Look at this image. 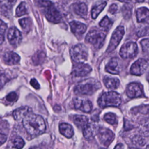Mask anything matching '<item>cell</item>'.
Masks as SVG:
<instances>
[{"label": "cell", "instance_id": "obj_1", "mask_svg": "<svg viewBox=\"0 0 149 149\" xmlns=\"http://www.w3.org/2000/svg\"><path fill=\"white\" fill-rule=\"evenodd\" d=\"M22 122L27 133L33 137L42 134L46 129L45 121L42 117L33 113L32 112L27 113L22 119Z\"/></svg>", "mask_w": 149, "mask_h": 149}, {"label": "cell", "instance_id": "obj_2", "mask_svg": "<svg viewBox=\"0 0 149 149\" xmlns=\"http://www.w3.org/2000/svg\"><path fill=\"white\" fill-rule=\"evenodd\" d=\"M101 87L100 83L94 79H87L79 82L74 88V93L80 95H92Z\"/></svg>", "mask_w": 149, "mask_h": 149}, {"label": "cell", "instance_id": "obj_3", "mask_svg": "<svg viewBox=\"0 0 149 149\" xmlns=\"http://www.w3.org/2000/svg\"><path fill=\"white\" fill-rule=\"evenodd\" d=\"M98 104L100 108L108 107H119L122 102L120 94L115 91H110L101 94L98 100Z\"/></svg>", "mask_w": 149, "mask_h": 149}, {"label": "cell", "instance_id": "obj_4", "mask_svg": "<svg viewBox=\"0 0 149 149\" xmlns=\"http://www.w3.org/2000/svg\"><path fill=\"white\" fill-rule=\"evenodd\" d=\"M106 34L104 31L96 29H92L86 35L85 40L87 42L91 44L94 47L100 48L103 45Z\"/></svg>", "mask_w": 149, "mask_h": 149}, {"label": "cell", "instance_id": "obj_5", "mask_svg": "<svg viewBox=\"0 0 149 149\" xmlns=\"http://www.w3.org/2000/svg\"><path fill=\"white\" fill-rule=\"evenodd\" d=\"M70 55L72 59L76 63H83L87 59V49L84 45L77 44L70 48Z\"/></svg>", "mask_w": 149, "mask_h": 149}, {"label": "cell", "instance_id": "obj_6", "mask_svg": "<svg viewBox=\"0 0 149 149\" xmlns=\"http://www.w3.org/2000/svg\"><path fill=\"white\" fill-rule=\"evenodd\" d=\"M138 52V47L136 42H129L122 45L119 55L123 59H133Z\"/></svg>", "mask_w": 149, "mask_h": 149}, {"label": "cell", "instance_id": "obj_7", "mask_svg": "<svg viewBox=\"0 0 149 149\" xmlns=\"http://www.w3.org/2000/svg\"><path fill=\"white\" fill-rule=\"evenodd\" d=\"M125 34V29L123 26H118L113 32L108 47L107 49V51L108 52L113 51L119 45L122 37Z\"/></svg>", "mask_w": 149, "mask_h": 149}, {"label": "cell", "instance_id": "obj_8", "mask_svg": "<svg viewBox=\"0 0 149 149\" xmlns=\"http://www.w3.org/2000/svg\"><path fill=\"white\" fill-rule=\"evenodd\" d=\"M96 134L101 143L105 146H109L115 137L114 133L111 130L107 128L101 127L98 129Z\"/></svg>", "mask_w": 149, "mask_h": 149}, {"label": "cell", "instance_id": "obj_9", "mask_svg": "<svg viewBox=\"0 0 149 149\" xmlns=\"http://www.w3.org/2000/svg\"><path fill=\"white\" fill-rule=\"evenodd\" d=\"M44 9L45 17L49 22L53 23H59L61 22L62 19L61 13L53 4Z\"/></svg>", "mask_w": 149, "mask_h": 149}, {"label": "cell", "instance_id": "obj_10", "mask_svg": "<svg viewBox=\"0 0 149 149\" xmlns=\"http://www.w3.org/2000/svg\"><path fill=\"white\" fill-rule=\"evenodd\" d=\"M148 66V62L146 59L143 58L139 59L132 65L130 69V72L132 74L140 76L146 72Z\"/></svg>", "mask_w": 149, "mask_h": 149}, {"label": "cell", "instance_id": "obj_11", "mask_svg": "<svg viewBox=\"0 0 149 149\" xmlns=\"http://www.w3.org/2000/svg\"><path fill=\"white\" fill-rule=\"evenodd\" d=\"M91 70V66L88 64L77 63L73 66L72 73L75 77H83L90 73Z\"/></svg>", "mask_w": 149, "mask_h": 149}, {"label": "cell", "instance_id": "obj_12", "mask_svg": "<svg viewBox=\"0 0 149 149\" xmlns=\"http://www.w3.org/2000/svg\"><path fill=\"white\" fill-rule=\"evenodd\" d=\"M143 94L142 86L138 83H130L126 88V94L130 98H137L141 96Z\"/></svg>", "mask_w": 149, "mask_h": 149}, {"label": "cell", "instance_id": "obj_13", "mask_svg": "<svg viewBox=\"0 0 149 149\" xmlns=\"http://www.w3.org/2000/svg\"><path fill=\"white\" fill-rule=\"evenodd\" d=\"M73 103L76 109L86 113L90 112L93 108L92 103L88 99H83L77 97L74 99Z\"/></svg>", "mask_w": 149, "mask_h": 149}, {"label": "cell", "instance_id": "obj_14", "mask_svg": "<svg viewBox=\"0 0 149 149\" xmlns=\"http://www.w3.org/2000/svg\"><path fill=\"white\" fill-rule=\"evenodd\" d=\"M8 39L11 45L16 47L19 45L22 41V34L16 27H10L8 32Z\"/></svg>", "mask_w": 149, "mask_h": 149}, {"label": "cell", "instance_id": "obj_15", "mask_svg": "<svg viewBox=\"0 0 149 149\" xmlns=\"http://www.w3.org/2000/svg\"><path fill=\"white\" fill-rule=\"evenodd\" d=\"M105 70L110 73L119 74L121 71V65L116 58H112L105 66Z\"/></svg>", "mask_w": 149, "mask_h": 149}, {"label": "cell", "instance_id": "obj_16", "mask_svg": "<svg viewBox=\"0 0 149 149\" xmlns=\"http://www.w3.org/2000/svg\"><path fill=\"white\" fill-rule=\"evenodd\" d=\"M72 32L76 37H81L87 30V26L79 22L72 21L69 23Z\"/></svg>", "mask_w": 149, "mask_h": 149}, {"label": "cell", "instance_id": "obj_17", "mask_svg": "<svg viewBox=\"0 0 149 149\" xmlns=\"http://www.w3.org/2000/svg\"><path fill=\"white\" fill-rule=\"evenodd\" d=\"M3 60L6 64L13 65L18 63L20 60V58L16 53L13 51H8L4 54Z\"/></svg>", "mask_w": 149, "mask_h": 149}, {"label": "cell", "instance_id": "obj_18", "mask_svg": "<svg viewBox=\"0 0 149 149\" xmlns=\"http://www.w3.org/2000/svg\"><path fill=\"white\" fill-rule=\"evenodd\" d=\"M137 21L139 23H147L148 20V9L146 7H141L136 10Z\"/></svg>", "mask_w": 149, "mask_h": 149}, {"label": "cell", "instance_id": "obj_19", "mask_svg": "<svg viewBox=\"0 0 149 149\" xmlns=\"http://www.w3.org/2000/svg\"><path fill=\"white\" fill-rule=\"evenodd\" d=\"M73 9L75 14L81 17H84L87 14V6L83 2L73 4Z\"/></svg>", "mask_w": 149, "mask_h": 149}, {"label": "cell", "instance_id": "obj_20", "mask_svg": "<svg viewBox=\"0 0 149 149\" xmlns=\"http://www.w3.org/2000/svg\"><path fill=\"white\" fill-rule=\"evenodd\" d=\"M60 133L67 138L72 137L74 134V131L72 126L67 123H62L59 126Z\"/></svg>", "mask_w": 149, "mask_h": 149}, {"label": "cell", "instance_id": "obj_21", "mask_svg": "<svg viewBox=\"0 0 149 149\" xmlns=\"http://www.w3.org/2000/svg\"><path fill=\"white\" fill-rule=\"evenodd\" d=\"M103 81L105 87L111 90L117 88L120 84V81L118 79L109 76H105L103 79Z\"/></svg>", "mask_w": 149, "mask_h": 149}, {"label": "cell", "instance_id": "obj_22", "mask_svg": "<svg viewBox=\"0 0 149 149\" xmlns=\"http://www.w3.org/2000/svg\"><path fill=\"white\" fill-rule=\"evenodd\" d=\"M32 112L31 108L27 107H20L16 109L13 112V117L16 120H20L22 119L27 113Z\"/></svg>", "mask_w": 149, "mask_h": 149}, {"label": "cell", "instance_id": "obj_23", "mask_svg": "<svg viewBox=\"0 0 149 149\" xmlns=\"http://www.w3.org/2000/svg\"><path fill=\"white\" fill-rule=\"evenodd\" d=\"M73 122L78 127L84 129L88 123V119L84 115H76L73 117Z\"/></svg>", "mask_w": 149, "mask_h": 149}, {"label": "cell", "instance_id": "obj_24", "mask_svg": "<svg viewBox=\"0 0 149 149\" xmlns=\"http://www.w3.org/2000/svg\"><path fill=\"white\" fill-rule=\"evenodd\" d=\"M95 133H97V131L95 130V126L93 125L88 123V125L83 129V136L87 139L94 137L96 134Z\"/></svg>", "mask_w": 149, "mask_h": 149}, {"label": "cell", "instance_id": "obj_25", "mask_svg": "<svg viewBox=\"0 0 149 149\" xmlns=\"http://www.w3.org/2000/svg\"><path fill=\"white\" fill-rule=\"evenodd\" d=\"M107 4L106 2H102L101 3L95 5L91 10V17L95 19L98 16V15L103 10Z\"/></svg>", "mask_w": 149, "mask_h": 149}, {"label": "cell", "instance_id": "obj_26", "mask_svg": "<svg viewBox=\"0 0 149 149\" xmlns=\"http://www.w3.org/2000/svg\"><path fill=\"white\" fill-rule=\"evenodd\" d=\"M20 25L22 29V30L24 32H29L31 27L32 22L31 20L29 17H25L19 20Z\"/></svg>", "mask_w": 149, "mask_h": 149}, {"label": "cell", "instance_id": "obj_27", "mask_svg": "<svg viewBox=\"0 0 149 149\" xmlns=\"http://www.w3.org/2000/svg\"><path fill=\"white\" fill-rule=\"evenodd\" d=\"M28 13V8L26 3L24 2H21L16 10V16L20 17Z\"/></svg>", "mask_w": 149, "mask_h": 149}, {"label": "cell", "instance_id": "obj_28", "mask_svg": "<svg viewBox=\"0 0 149 149\" xmlns=\"http://www.w3.org/2000/svg\"><path fill=\"white\" fill-rule=\"evenodd\" d=\"M24 144L25 143L23 139L19 136H16L12 140V145L15 148L22 149L24 147Z\"/></svg>", "mask_w": 149, "mask_h": 149}, {"label": "cell", "instance_id": "obj_29", "mask_svg": "<svg viewBox=\"0 0 149 149\" xmlns=\"http://www.w3.org/2000/svg\"><path fill=\"white\" fill-rule=\"evenodd\" d=\"M104 119L107 123L111 125H114L117 123L118 122L116 116L114 113L111 112L106 113L104 116Z\"/></svg>", "mask_w": 149, "mask_h": 149}, {"label": "cell", "instance_id": "obj_30", "mask_svg": "<svg viewBox=\"0 0 149 149\" xmlns=\"http://www.w3.org/2000/svg\"><path fill=\"white\" fill-rule=\"evenodd\" d=\"M45 58V54L42 52H37L33 56L32 59L35 65L41 63Z\"/></svg>", "mask_w": 149, "mask_h": 149}, {"label": "cell", "instance_id": "obj_31", "mask_svg": "<svg viewBox=\"0 0 149 149\" xmlns=\"http://www.w3.org/2000/svg\"><path fill=\"white\" fill-rule=\"evenodd\" d=\"M16 0H0L1 6L5 9H10L15 4Z\"/></svg>", "mask_w": 149, "mask_h": 149}, {"label": "cell", "instance_id": "obj_32", "mask_svg": "<svg viewBox=\"0 0 149 149\" xmlns=\"http://www.w3.org/2000/svg\"><path fill=\"white\" fill-rule=\"evenodd\" d=\"M99 24L101 27H103V28H105V29H107V28L109 29L111 27V26L112 25V22L108 18V17L107 16H105L100 21Z\"/></svg>", "mask_w": 149, "mask_h": 149}, {"label": "cell", "instance_id": "obj_33", "mask_svg": "<svg viewBox=\"0 0 149 149\" xmlns=\"http://www.w3.org/2000/svg\"><path fill=\"white\" fill-rule=\"evenodd\" d=\"M35 2L37 6L42 8H45L53 4L52 2L49 0H36Z\"/></svg>", "mask_w": 149, "mask_h": 149}, {"label": "cell", "instance_id": "obj_34", "mask_svg": "<svg viewBox=\"0 0 149 149\" xmlns=\"http://www.w3.org/2000/svg\"><path fill=\"white\" fill-rule=\"evenodd\" d=\"M7 29V25L6 24L3 22L2 20H0V39L1 40H3L4 38L5 33L6 31V30Z\"/></svg>", "mask_w": 149, "mask_h": 149}, {"label": "cell", "instance_id": "obj_35", "mask_svg": "<svg viewBox=\"0 0 149 149\" xmlns=\"http://www.w3.org/2000/svg\"><path fill=\"white\" fill-rule=\"evenodd\" d=\"M18 96L15 92H11L9 93L6 97V99L9 102H14L17 101Z\"/></svg>", "mask_w": 149, "mask_h": 149}, {"label": "cell", "instance_id": "obj_36", "mask_svg": "<svg viewBox=\"0 0 149 149\" xmlns=\"http://www.w3.org/2000/svg\"><path fill=\"white\" fill-rule=\"evenodd\" d=\"M9 80L8 77L5 73L0 74V89L2 88L3 86Z\"/></svg>", "mask_w": 149, "mask_h": 149}, {"label": "cell", "instance_id": "obj_37", "mask_svg": "<svg viewBox=\"0 0 149 149\" xmlns=\"http://www.w3.org/2000/svg\"><path fill=\"white\" fill-rule=\"evenodd\" d=\"M141 45L143 51L144 52H148V38H145L141 41Z\"/></svg>", "mask_w": 149, "mask_h": 149}, {"label": "cell", "instance_id": "obj_38", "mask_svg": "<svg viewBox=\"0 0 149 149\" xmlns=\"http://www.w3.org/2000/svg\"><path fill=\"white\" fill-rule=\"evenodd\" d=\"M148 34V26H147L146 27H141L139 29L137 32V36L139 37H142L146 36Z\"/></svg>", "mask_w": 149, "mask_h": 149}, {"label": "cell", "instance_id": "obj_39", "mask_svg": "<svg viewBox=\"0 0 149 149\" xmlns=\"http://www.w3.org/2000/svg\"><path fill=\"white\" fill-rule=\"evenodd\" d=\"M118 11V5L115 3H113L112 5H110V6L109 7V9H108V12L112 14V15H114Z\"/></svg>", "mask_w": 149, "mask_h": 149}, {"label": "cell", "instance_id": "obj_40", "mask_svg": "<svg viewBox=\"0 0 149 149\" xmlns=\"http://www.w3.org/2000/svg\"><path fill=\"white\" fill-rule=\"evenodd\" d=\"M30 84L36 90L37 89H39L40 88V84L39 83H38V81H37V80L36 79H31V80H30Z\"/></svg>", "mask_w": 149, "mask_h": 149}, {"label": "cell", "instance_id": "obj_41", "mask_svg": "<svg viewBox=\"0 0 149 149\" xmlns=\"http://www.w3.org/2000/svg\"><path fill=\"white\" fill-rule=\"evenodd\" d=\"M7 140V136L5 134L0 133V146L2 145Z\"/></svg>", "mask_w": 149, "mask_h": 149}, {"label": "cell", "instance_id": "obj_42", "mask_svg": "<svg viewBox=\"0 0 149 149\" xmlns=\"http://www.w3.org/2000/svg\"><path fill=\"white\" fill-rule=\"evenodd\" d=\"M114 149H123V146L122 144H118L114 148Z\"/></svg>", "mask_w": 149, "mask_h": 149}, {"label": "cell", "instance_id": "obj_43", "mask_svg": "<svg viewBox=\"0 0 149 149\" xmlns=\"http://www.w3.org/2000/svg\"><path fill=\"white\" fill-rule=\"evenodd\" d=\"M118 1L122 2H128L130 1V0H118Z\"/></svg>", "mask_w": 149, "mask_h": 149}, {"label": "cell", "instance_id": "obj_44", "mask_svg": "<svg viewBox=\"0 0 149 149\" xmlns=\"http://www.w3.org/2000/svg\"><path fill=\"white\" fill-rule=\"evenodd\" d=\"M145 0H136V2H144Z\"/></svg>", "mask_w": 149, "mask_h": 149}, {"label": "cell", "instance_id": "obj_45", "mask_svg": "<svg viewBox=\"0 0 149 149\" xmlns=\"http://www.w3.org/2000/svg\"><path fill=\"white\" fill-rule=\"evenodd\" d=\"M30 149H41V148H40L39 147H31Z\"/></svg>", "mask_w": 149, "mask_h": 149}, {"label": "cell", "instance_id": "obj_46", "mask_svg": "<svg viewBox=\"0 0 149 149\" xmlns=\"http://www.w3.org/2000/svg\"><path fill=\"white\" fill-rule=\"evenodd\" d=\"M129 149H139V148H134V147H130V148H129Z\"/></svg>", "mask_w": 149, "mask_h": 149}, {"label": "cell", "instance_id": "obj_47", "mask_svg": "<svg viewBox=\"0 0 149 149\" xmlns=\"http://www.w3.org/2000/svg\"><path fill=\"white\" fill-rule=\"evenodd\" d=\"M100 149H105V148H100Z\"/></svg>", "mask_w": 149, "mask_h": 149}]
</instances>
